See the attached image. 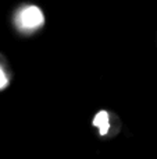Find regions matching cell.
I'll use <instances>...</instances> for the list:
<instances>
[{"label":"cell","instance_id":"obj_1","mask_svg":"<svg viewBox=\"0 0 157 159\" xmlns=\"http://www.w3.org/2000/svg\"><path fill=\"white\" fill-rule=\"evenodd\" d=\"M45 18L42 11L35 6H29L25 7L19 11L18 17H17V22L21 28L24 30H35V28L40 27L43 24Z\"/></svg>","mask_w":157,"mask_h":159},{"label":"cell","instance_id":"obj_2","mask_svg":"<svg viewBox=\"0 0 157 159\" xmlns=\"http://www.w3.org/2000/svg\"><path fill=\"white\" fill-rule=\"evenodd\" d=\"M93 126L97 129L100 135H107L110 131V116L106 110H100L93 119Z\"/></svg>","mask_w":157,"mask_h":159},{"label":"cell","instance_id":"obj_3","mask_svg":"<svg viewBox=\"0 0 157 159\" xmlns=\"http://www.w3.org/2000/svg\"><path fill=\"white\" fill-rule=\"evenodd\" d=\"M7 84H8V78H7V75H6L4 70L0 67V89H4V88L7 87Z\"/></svg>","mask_w":157,"mask_h":159}]
</instances>
